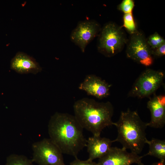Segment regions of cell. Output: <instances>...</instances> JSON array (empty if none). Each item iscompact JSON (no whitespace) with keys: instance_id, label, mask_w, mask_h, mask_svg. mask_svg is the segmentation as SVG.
<instances>
[{"instance_id":"cell-1","label":"cell","mask_w":165,"mask_h":165,"mask_svg":"<svg viewBox=\"0 0 165 165\" xmlns=\"http://www.w3.org/2000/svg\"><path fill=\"white\" fill-rule=\"evenodd\" d=\"M48 129L49 138L63 154L76 158L86 146L87 139L83 135V129L74 116L56 112L49 121Z\"/></svg>"},{"instance_id":"cell-2","label":"cell","mask_w":165,"mask_h":165,"mask_svg":"<svg viewBox=\"0 0 165 165\" xmlns=\"http://www.w3.org/2000/svg\"><path fill=\"white\" fill-rule=\"evenodd\" d=\"M73 109L74 116L79 124L93 136H100L105 128L113 125V107L109 101L98 102L84 98L75 103Z\"/></svg>"},{"instance_id":"cell-3","label":"cell","mask_w":165,"mask_h":165,"mask_svg":"<svg viewBox=\"0 0 165 165\" xmlns=\"http://www.w3.org/2000/svg\"><path fill=\"white\" fill-rule=\"evenodd\" d=\"M147 124L142 121L136 111L129 109L121 112L118 121L113 123L118 133L114 141L119 142L123 148L138 155L148 140L145 132Z\"/></svg>"},{"instance_id":"cell-4","label":"cell","mask_w":165,"mask_h":165,"mask_svg":"<svg viewBox=\"0 0 165 165\" xmlns=\"http://www.w3.org/2000/svg\"><path fill=\"white\" fill-rule=\"evenodd\" d=\"M101 31L97 45L100 53L110 57L122 50L127 39L122 27L110 22L106 24Z\"/></svg>"},{"instance_id":"cell-5","label":"cell","mask_w":165,"mask_h":165,"mask_svg":"<svg viewBox=\"0 0 165 165\" xmlns=\"http://www.w3.org/2000/svg\"><path fill=\"white\" fill-rule=\"evenodd\" d=\"M164 73L148 69L143 72L135 81L129 91V97L142 98L154 94L162 85Z\"/></svg>"},{"instance_id":"cell-6","label":"cell","mask_w":165,"mask_h":165,"mask_svg":"<svg viewBox=\"0 0 165 165\" xmlns=\"http://www.w3.org/2000/svg\"><path fill=\"white\" fill-rule=\"evenodd\" d=\"M32 149L33 163L38 165H66L62 153L49 138L35 142Z\"/></svg>"},{"instance_id":"cell-7","label":"cell","mask_w":165,"mask_h":165,"mask_svg":"<svg viewBox=\"0 0 165 165\" xmlns=\"http://www.w3.org/2000/svg\"><path fill=\"white\" fill-rule=\"evenodd\" d=\"M131 35L126 49L127 57L145 66H151L153 58L145 36L137 31Z\"/></svg>"},{"instance_id":"cell-8","label":"cell","mask_w":165,"mask_h":165,"mask_svg":"<svg viewBox=\"0 0 165 165\" xmlns=\"http://www.w3.org/2000/svg\"><path fill=\"white\" fill-rule=\"evenodd\" d=\"M99 24L93 20L79 22L70 35L71 41L84 52L87 45L101 31Z\"/></svg>"},{"instance_id":"cell-9","label":"cell","mask_w":165,"mask_h":165,"mask_svg":"<svg viewBox=\"0 0 165 165\" xmlns=\"http://www.w3.org/2000/svg\"><path fill=\"white\" fill-rule=\"evenodd\" d=\"M143 156H140L123 148L112 147L108 152L99 159L97 165H131L141 163Z\"/></svg>"},{"instance_id":"cell-10","label":"cell","mask_w":165,"mask_h":165,"mask_svg":"<svg viewBox=\"0 0 165 165\" xmlns=\"http://www.w3.org/2000/svg\"><path fill=\"white\" fill-rule=\"evenodd\" d=\"M111 85L105 80L95 75L86 76L79 86V88L86 92L88 95L102 99L110 95Z\"/></svg>"},{"instance_id":"cell-11","label":"cell","mask_w":165,"mask_h":165,"mask_svg":"<svg viewBox=\"0 0 165 165\" xmlns=\"http://www.w3.org/2000/svg\"><path fill=\"white\" fill-rule=\"evenodd\" d=\"M147 107L151 113V120L147 126L161 128L165 124V96L155 95L148 101Z\"/></svg>"},{"instance_id":"cell-12","label":"cell","mask_w":165,"mask_h":165,"mask_svg":"<svg viewBox=\"0 0 165 165\" xmlns=\"http://www.w3.org/2000/svg\"><path fill=\"white\" fill-rule=\"evenodd\" d=\"M10 68L20 74H36L42 71V68L35 60L27 54L17 52L10 62Z\"/></svg>"},{"instance_id":"cell-13","label":"cell","mask_w":165,"mask_h":165,"mask_svg":"<svg viewBox=\"0 0 165 165\" xmlns=\"http://www.w3.org/2000/svg\"><path fill=\"white\" fill-rule=\"evenodd\" d=\"M114 140L100 136H93L87 140L86 147L89 154L88 159L93 161L99 159L107 154L112 147Z\"/></svg>"},{"instance_id":"cell-14","label":"cell","mask_w":165,"mask_h":165,"mask_svg":"<svg viewBox=\"0 0 165 165\" xmlns=\"http://www.w3.org/2000/svg\"><path fill=\"white\" fill-rule=\"evenodd\" d=\"M146 143L149 145L148 152L143 156L149 155L153 156L160 161H165V141L152 138L151 140H148Z\"/></svg>"},{"instance_id":"cell-15","label":"cell","mask_w":165,"mask_h":165,"mask_svg":"<svg viewBox=\"0 0 165 165\" xmlns=\"http://www.w3.org/2000/svg\"><path fill=\"white\" fill-rule=\"evenodd\" d=\"M6 165H34L33 162L23 155L12 154L7 158Z\"/></svg>"},{"instance_id":"cell-16","label":"cell","mask_w":165,"mask_h":165,"mask_svg":"<svg viewBox=\"0 0 165 165\" xmlns=\"http://www.w3.org/2000/svg\"><path fill=\"white\" fill-rule=\"evenodd\" d=\"M123 27H124L131 34L137 31L132 13H124L123 16Z\"/></svg>"},{"instance_id":"cell-17","label":"cell","mask_w":165,"mask_h":165,"mask_svg":"<svg viewBox=\"0 0 165 165\" xmlns=\"http://www.w3.org/2000/svg\"><path fill=\"white\" fill-rule=\"evenodd\" d=\"M146 39L151 50L155 49L165 43L164 39L157 32L151 35Z\"/></svg>"},{"instance_id":"cell-18","label":"cell","mask_w":165,"mask_h":165,"mask_svg":"<svg viewBox=\"0 0 165 165\" xmlns=\"http://www.w3.org/2000/svg\"><path fill=\"white\" fill-rule=\"evenodd\" d=\"M134 6L133 0H123L118 6V9L124 13H132Z\"/></svg>"},{"instance_id":"cell-19","label":"cell","mask_w":165,"mask_h":165,"mask_svg":"<svg viewBox=\"0 0 165 165\" xmlns=\"http://www.w3.org/2000/svg\"><path fill=\"white\" fill-rule=\"evenodd\" d=\"M152 54L153 57H160L165 55V43L159 47L153 50H151Z\"/></svg>"},{"instance_id":"cell-20","label":"cell","mask_w":165,"mask_h":165,"mask_svg":"<svg viewBox=\"0 0 165 165\" xmlns=\"http://www.w3.org/2000/svg\"><path fill=\"white\" fill-rule=\"evenodd\" d=\"M69 165H97V164L96 163L88 159L86 160H82L76 158L70 163Z\"/></svg>"},{"instance_id":"cell-21","label":"cell","mask_w":165,"mask_h":165,"mask_svg":"<svg viewBox=\"0 0 165 165\" xmlns=\"http://www.w3.org/2000/svg\"><path fill=\"white\" fill-rule=\"evenodd\" d=\"M151 165H165V161L160 160L159 162L153 163Z\"/></svg>"},{"instance_id":"cell-22","label":"cell","mask_w":165,"mask_h":165,"mask_svg":"<svg viewBox=\"0 0 165 165\" xmlns=\"http://www.w3.org/2000/svg\"><path fill=\"white\" fill-rule=\"evenodd\" d=\"M138 165H144V164L142 163L141 162L139 163L138 164Z\"/></svg>"}]
</instances>
